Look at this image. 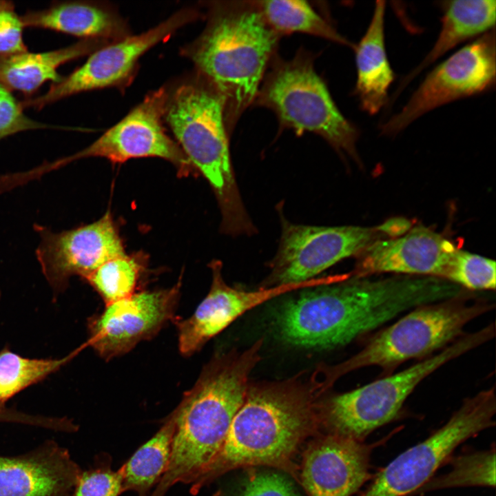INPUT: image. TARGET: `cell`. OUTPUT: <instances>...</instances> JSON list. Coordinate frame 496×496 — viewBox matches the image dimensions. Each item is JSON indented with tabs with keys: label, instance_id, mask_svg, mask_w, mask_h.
Listing matches in <instances>:
<instances>
[{
	"label": "cell",
	"instance_id": "6da1fadb",
	"mask_svg": "<svg viewBox=\"0 0 496 496\" xmlns=\"http://www.w3.org/2000/svg\"><path fill=\"white\" fill-rule=\"evenodd\" d=\"M302 291L278 309L274 329L287 344L319 350L347 344L404 312L461 292L436 277L375 279L351 273L340 282Z\"/></svg>",
	"mask_w": 496,
	"mask_h": 496
},
{
	"label": "cell",
	"instance_id": "7a4b0ae2",
	"mask_svg": "<svg viewBox=\"0 0 496 496\" xmlns=\"http://www.w3.org/2000/svg\"><path fill=\"white\" fill-rule=\"evenodd\" d=\"M316 384L297 380L249 384L218 452L191 484L192 495L226 473L266 466L298 480L294 458L304 441L319 434Z\"/></svg>",
	"mask_w": 496,
	"mask_h": 496
},
{
	"label": "cell",
	"instance_id": "3957f363",
	"mask_svg": "<svg viewBox=\"0 0 496 496\" xmlns=\"http://www.w3.org/2000/svg\"><path fill=\"white\" fill-rule=\"evenodd\" d=\"M262 340L206 364L174 409L176 427L167 468L149 496H165L176 483L191 484L220 450L242 405Z\"/></svg>",
	"mask_w": 496,
	"mask_h": 496
},
{
	"label": "cell",
	"instance_id": "277c9868",
	"mask_svg": "<svg viewBox=\"0 0 496 496\" xmlns=\"http://www.w3.org/2000/svg\"><path fill=\"white\" fill-rule=\"evenodd\" d=\"M279 37L257 1L225 2L213 6L204 32L187 48L223 98L227 128L255 101Z\"/></svg>",
	"mask_w": 496,
	"mask_h": 496
},
{
	"label": "cell",
	"instance_id": "5b68a950",
	"mask_svg": "<svg viewBox=\"0 0 496 496\" xmlns=\"http://www.w3.org/2000/svg\"><path fill=\"white\" fill-rule=\"evenodd\" d=\"M164 118L196 171L209 183L227 235L256 231L242 202L230 156L224 103L210 83H185L168 99Z\"/></svg>",
	"mask_w": 496,
	"mask_h": 496
},
{
	"label": "cell",
	"instance_id": "8992f818",
	"mask_svg": "<svg viewBox=\"0 0 496 496\" xmlns=\"http://www.w3.org/2000/svg\"><path fill=\"white\" fill-rule=\"evenodd\" d=\"M495 307V303L475 299L468 292L414 308L377 332L351 358L319 368L314 375L318 389L324 393L339 378L366 366L381 368V377L391 375L407 360L425 358L442 350L464 334L468 323Z\"/></svg>",
	"mask_w": 496,
	"mask_h": 496
},
{
	"label": "cell",
	"instance_id": "52a82bcc",
	"mask_svg": "<svg viewBox=\"0 0 496 496\" xmlns=\"http://www.w3.org/2000/svg\"><path fill=\"white\" fill-rule=\"evenodd\" d=\"M495 336L490 325L469 333L396 373L362 386L335 393L319 402L321 430L364 442L374 430L395 419L408 397L426 378L448 362L486 343Z\"/></svg>",
	"mask_w": 496,
	"mask_h": 496
},
{
	"label": "cell",
	"instance_id": "ba28073f",
	"mask_svg": "<svg viewBox=\"0 0 496 496\" xmlns=\"http://www.w3.org/2000/svg\"><path fill=\"white\" fill-rule=\"evenodd\" d=\"M254 101L274 112L281 125L313 132L337 151L358 160L357 127L340 112L317 74L313 56L299 50L291 60L272 59Z\"/></svg>",
	"mask_w": 496,
	"mask_h": 496
},
{
	"label": "cell",
	"instance_id": "9c48e42d",
	"mask_svg": "<svg viewBox=\"0 0 496 496\" xmlns=\"http://www.w3.org/2000/svg\"><path fill=\"white\" fill-rule=\"evenodd\" d=\"M495 386L466 398L447 422L400 453L374 476L360 496L412 495L427 482L467 439L495 426Z\"/></svg>",
	"mask_w": 496,
	"mask_h": 496
},
{
	"label": "cell",
	"instance_id": "30bf717a",
	"mask_svg": "<svg viewBox=\"0 0 496 496\" xmlns=\"http://www.w3.org/2000/svg\"><path fill=\"white\" fill-rule=\"evenodd\" d=\"M169 94L161 87L148 94L123 119L79 152L28 172L31 180L81 158H104L114 163L132 158L157 157L171 163L183 176L195 170L180 146L165 132L163 125ZM196 171V170H195Z\"/></svg>",
	"mask_w": 496,
	"mask_h": 496
},
{
	"label": "cell",
	"instance_id": "8fae6325",
	"mask_svg": "<svg viewBox=\"0 0 496 496\" xmlns=\"http://www.w3.org/2000/svg\"><path fill=\"white\" fill-rule=\"evenodd\" d=\"M496 76L495 29L464 45L435 67L400 111L380 126L395 136L424 114L448 103L494 88Z\"/></svg>",
	"mask_w": 496,
	"mask_h": 496
},
{
	"label": "cell",
	"instance_id": "7c38bea8",
	"mask_svg": "<svg viewBox=\"0 0 496 496\" xmlns=\"http://www.w3.org/2000/svg\"><path fill=\"white\" fill-rule=\"evenodd\" d=\"M380 234L376 227L304 225L282 219L280 244L263 287L319 277L342 260L358 256Z\"/></svg>",
	"mask_w": 496,
	"mask_h": 496
},
{
	"label": "cell",
	"instance_id": "4fadbf2b",
	"mask_svg": "<svg viewBox=\"0 0 496 496\" xmlns=\"http://www.w3.org/2000/svg\"><path fill=\"white\" fill-rule=\"evenodd\" d=\"M198 17V10L194 8L182 9L146 32L106 44L91 53L81 67L53 83L45 94L21 102L23 109L41 110L76 94L127 82L147 51Z\"/></svg>",
	"mask_w": 496,
	"mask_h": 496
},
{
	"label": "cell",
	"instance_id": "5bb4252c",
	"mask_svg": "<svg viewBox=\"0 0 496 496\" xmlns=\"http://www.w3.org/2000/svg\"><path fill=\"white\" fill-rule=\"evenodd\" d=\"M40 237L36 256L55 301L75 276L85 278L105 262L125 254L110 211L99 220L69 230L53 231L34 225Z\"/></svg>",
	"mask_w": 496,
	"mask_h": 496
},
{
	"label": "cell",
	"instance_id": "9a60e30c",
	"mask_svg": "<svg viewBox=\"0 0 496 496\" xmlns=\"http://www.w3.org/2000/svg\"><path fill=\"white\" fill-rule=\"evenodd\" d=\"M180 282L172 288L143 291L105 305L87 320L92 347L103 359L127 353L154 336L168 322H175Z\"/></svg>",
	"mask_w": 496,
	"mask_h": 496
},
{
	"label": "cell",
	"instance_id": "2e32d148",
	"mask_svg": "<svg viewBox=\"0 0 496 496\" xmlns=\"http://www.w3.org/2000/svg\"><path fill=\"white\" fill-rule=\"evenodd\" d=\"M222 262L209 264L212 281L209 293L193 315L176 320L178 349L186 356L201 349L211 338L220 333L238 318L254 307L293 291L316 287L327 283L324 276L298 282L246 291L227 284L222 275Z\"/></svg>",
	"mask_w": 496,
	"mask_h": 496
},
{
	"label": "cell",
	"instance_id": "e0dca14e",
	"mask_svg": "<svg viewBox=\"0 0 496 496\" xmlns=\"http://www.w3.org/2000/svg\"><path fill=\"white\" fill-rule=\"evenodd\" d=\"M371 444L324 433L307 444L298 482L307 496H352L371 477Z\"/></svg>",
	"mask_w": 496,
	"mask_h": 496
},
{
	"label": "cell",
	"instance_id": "ac0fdd59",
	"mask_svg": "<svg viewBox=\"0 0 496 496\" xmlns=\"http://www.w3.org/2000/svg\"><path fill=\"white\" fill-rule=\"evenodd\" d=\"M457 248L425 227H416L393 238L377 240L358 256L355 277L393 273L442 278Z\"/></svg>",
	"mask_w": 496,
	"mask_h": 496
},
{
	"label": "cell",
	"instance_id": "d6986e66",
	"mask_svg": "<svg viewBox=\"0 0 496 496\" xmlns=\"http://www.w3.org/2000/svg\"><path fill=\"white\" fill-rule=\"evenodd\" d=\"M81 473L65 448L48 442L21 455L0 456V496H68Z\"/></svg>",
	"mask_w": 496,
	"mask_h": 496
},
{
	"label": "cell",
	"instance_id": "ffe728a7",
	"mask_svg": "<svg viewBox=\"0 0 496 496\" xmlns=\"http://www.w3.org/2000/svg\"><path fill=\"white\" fill-rule=\"evenodd\" d=\"M385 1L375 3L369 26L357 45V80L354 93L363 111L377 114L389 101V90L394 81L384 37Z\"/></svg>",
	"mask_w": 496,
	"mask_h": 496
},
{
	"label": "cell",
	"instance_id": "44dd1931",
	"mask_svg": "<svg viewBox=\"0 0 496 496\" xmlns=\"http://www.w3.org/2000/svg\"><path fill=\"white\" fill-rule=\"evenodd\" d=\"M24 27L52 30L86 39L116 41L127 36L125 22L114 12L87 1H56L21 16Z\"/></svg>",
	"mask_w": 496,
	"mask_h": 496
},
{
	"label": "cell",
	"instance_id": "7402d4cb",
	"mask_svg": "<svg viewBox=\"0 0 496 496\" xmlns=\"http://www.w3.org/2000/svg\"><path fill=\"white\" fill-rule=\"evenodd\" d=\"M441 28L435 43L422 61L402 79L392 100L444 54L462 43L495 29V0L447 1L441 3Z\"/></svg>",
	"mask_w": 496,
	"mask_h": 496
},
{
	"label": "cell",
	"instance_id": "603a6c76",
	"mask_svg": "<svg viewBox=\"0 0 496 496\" xmlns=\"http://www.w3.org/2000/svg\"><path fill=\"white\" fill-rule=\"evenodd\" d=\"M108 41L86 39L52 51L33 53L28 51L0 55V83L10 91L17 90L32 94L43 83L61 81L57 69L62 64L90 54Z\"/></svg>",
	"mask_w": 496,
	"mask_h": 496
},
{
	"label": "cell",
	"instance_id": "cb8c5ba5",
	"mask_svg": "<svg viewBox=\"0 0 496 496\" xmlns=\"http://www.w3.org/2000/svg\"><path fill=\"white\" fill-rule=\"evenodd\" d=\"M175 427L174 410L158 432L118 469L122 477L123 493L132 490L138 496L149 495L167 468Z\"/></svg>",
	"mask_w": 496,
	"mask_h": 496
},
{
	"label": "cell",
	"instance_id": "d4e9b609",
	"mask_svg": "<svg viewBox=\"0 0 496 496\" xmlns=\"http://www.w3.org/2000/svg\"><path fill=\"white\" fill-rule=\"evenodd\" d=\"M267 24L280 36L301 32L320 37L355 48L332 23L309 3L298 0L257 1Z\"/></svg>",
	"mask_w": 496,
	"mask_h": 496
},
{
	"label": "cell",
	"instance_id": "484cf974",
	"mask_svg": "<svg viewBox=\"0 0 496 496\" xmlns=\"http://www.w3.org/2000/svg\"><path fill=\"white\" fill-rule=\"evenodd\" d=\"M84 347L83 344L61 358H32L5 347L0 351V409L17 394L59 371Z\"/></svg>",
	"mask_w": 496,
	"mask_h": 496
},
{
	"label": "cell",
	"instance_id": "4316f807",
	"mask_svg": "<svg viewBox=\"0 0 496 496\" xmlns=\"http://www.w3.org/2000/svg\"><path fill=\"white\" fill-rule=\"evenodd\" d=\"M495 486V449L468 453L453 458L446 473L432 477L415 493L443 488Z\"/></svg>",
	"mask_w": 496,
	"mask_h": 496
},
{
	"label": "cell",
	"instance_id": "83f0119b",
	"mask_svg": "<svg viewBox=\"0 0 496 496\" xmlns=\"http://www.w3.org/2000/svg\"><path fill=\"white\" fill-rule=\"evenodd\" d=\"M142 269L137 259L124 254L105 262L84 280L107 305L136 293Z\"/></svg>",
	"mask_w": 496,
	"mask_h": 496
},
{
	"label": "cell",
	"instance_id": "f1b7e54d",
	"mask_svg": "<svg viewBox=\"0 0 496 496\" xmlns=\"http://www.w3.org/2000/svg\"><path fill=\"white\" fill-rule=\"evenodd\" d=\"M495 277L493 260L457 249L442 279L467 291H494Z\"/></svg>",
	"mask_w": 496,
	"mask_h": 496
},
{
	"label": "cell",
	"instance_id": "f546056e",
	"mask_svg": "<svg viewBox=\"0 0 496 496\" xmlns=\"http://www.w3.org/2000/svg\"><path fill=\"white\" fill-rule=\"evenodd\" d=\"M122 493L121 472L114 471L110 458L104 457L82 471L70 496H118Z\"/></svg>",
	"mask_w": 496,
	"mask_h": 496
},
{
	"label": "cell",
	"instance_id": "4dcf8cb0",
	"mask_svg": "<svg viewBox=\"0 0 496 496\" xmlns=\"http://www.w3.org/2000/svg\"><path fill=\"white\" fill-rule=\"evenodd\" d=\"M249 468L236 496H300L293 482L281 471Z\"/></svg>",
	"mask_w": 496,
	"mask_h": 496
},
{
	"label": "cell",
	"instance_id": "1f68e13d",
	"mask_svg": "<svg viewBox=\"0 0 496 496\" xmlns=\"http://www.w3.org/2000/svg\"><path fill=\"white\" fill-rule=\"evenodd\" d=\"M51 127L54 126L28 118L23 112L21 102L0 83V140L25 130Z\"/></svg>",
	"mask_w": 496,
	"mask_h": 496
},
{
	"label": "cell",
	"instance_id": "d6a6232c",
	"mask_svg": "<svg viewBox=\"0 0 496 496\" xmlns=\"http://www.w3.org/2000/svg\"><path fill=\"white\" fill-rule=\"evenodd\" d=\"M24 28L14 3L0 0V55L28 51L23 38Z\"/></svg>",
	"mask_w": 496,
	"mask_h": 496
},
{
	"label": "cell",
	"instance_id": "836d02e7",
	"mask_svg": "<svg viewBox=\"0 0 496 496\" xmlns=\"http://www.w3.org/2000/svg\"><path fill=\"white\" fill-rule=\"evenodd\" d=\"M411 223L403 218H395L387 220L376 229L380 234H384L390 238L399 237L410 230Z\"/></svg>",
	"mask_w": 496,
	"mask_h": 496
},
{
	"label": "cell",
	"instance_id": "e575fe53",
	"mask_svg": "<svg viewBox=\"0 0 496 496\" xmlns=\"http://www.w3.org/2000/svg\"><path fill=\"white\" fill-rule=\"evenodd\" d=\"M34 417L32 414L19 411L14 409H0V422H11L32 425Z\"/></svg>",
	"mask_w": 496,
	"mask_h": 496
},
{
	"label": "cell",
	"instance_id": "d590c367",
	"mask_svg": "<svg viewBox=\"0 0 496 496\" xmlns=\"http://www.w3.org/2000/svg\"><path fill=\"white\" fill-rule=\"evenodd\" d=\"M214 496H225L222 491L219 490Z\"/></svg>",
	"mask_w": 496,
	"mask_h": 496
},
{
	"label": "cell",
	"instance_id": "8d00e7d4",
	"mask_svg": "<svg viewBox=\"0 0 496 496\" xmlns=\"http://www.w3.org/2000/svg\"><path fill=\"white\" fill-rule=\"evenodd\" d=\"M1 298H2L1 290V287H0V307H1Z\"/></svg>",
	"mask_w": 496,
	"mask_h": 496
}]
</instances>
